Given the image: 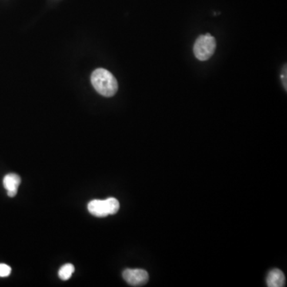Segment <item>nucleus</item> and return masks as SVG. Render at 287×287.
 <instances>
[{
	"instance_id": "f03ea898",
	"label": "nucleus",
	"mask_w": 287,
	"mask_h": 287,
	"mask_svg": "<svg viewBox=\"0 0 287 287\" xmlns=\"http://www.w3.org/2000/svg\"><path fill=\"white\" fill-rule=\"evenodd\" d=\"M216 42L215 38L210 34L201 35L194 44L193 51L195 58L200 61L209 59L215 51Z\"/></svg>"
},
{
	"instance_id": "7ed1b4c3",
	"label": "nucleus",
	"mask_w": 287,
	"mask_h": 287,
	"mask_svg": "<svg viewBox=\"0 0 287 287\" xmlns=\"http://www.w3.org/2000/svg\"><path fill=\"white\" fill-rule=\"evenodd\" d=\"M122 275L125 282L133 286H142L148 281V274L145 270L126 269Z\"/></svg>"
},
{
	"instance_id": "423d86ee",
	"label": "nucleus",
	"mask_w": 287,
	"mask_h": 287,
	"mask_svg": "<svg viewBox=\"0 0 287 287\" xmlns=\"http://www.w3.org/2000/svg\"><path fill=\"white\" fill-rule=\"evenodd\" d=\"M267 283L269 287L285 286V278L282 271L274 269L270 271L267 278Z\"/></svg>"
},
{
	"instance_id": "0eeeda50",
	"label": "nucleus",
	"mask_w": 287,
	"mask_h": 287,
	"mask_svg": "<svg viewBox=\"0 0 287 287\" xmlns=\"http://www.w3.org/2000/svg\"><path fill=\"white\" fill-rule=\"evenodd\" d=\"M74 272V265L71 263L65 264V265L62 266V267L60 268L59 271H58V276H59V278H61V280L65 281V280H68L71 278Z\"/></svg>"
},
{
	"instance_id": "20e7f679",
	"label": "nucleus",
	"mask_w": 287,
	"mask_h": 287,
	"mask_svg": "<svg viewBox=\"0 0 287 287\" xmlns=\"http://www.w3.org/2000/svg\"><path fill=\"white\" fill-rule=\"evenodd\" d=\"M3 183L4 188L8 191V196L15 197L18 192V186L21 184V178L17 174H8L4 177Z\"/></svg>"
},
{
	"instance_id": "39448f33",
	"label": "nucleus",
	"mask_w": 287,
	"mask_h": 287,
	"mask_svg": "<svg viewBox=\"0 0 287 287\" xmlns=\"http://www.w3.org/2000/svg\"><path fill=\"white\" fill-rule=\"evenodd\" d=\"M88 211H90L91 215L96 217H100V218L108 215L105 201L94 200V201H91L88 204Z\"/></svg>"
},
{
	"instance_id": "1a4fd4ad",
	"label": "nucleus",
	"mask_w": 287,
	"mask_h": 287,
	"mask_svg": "<svg viewBox=\"0 0 287 287\" xmlns=\"http://www.w3.org/2000/svg\"><path fill=\"white\" fill-rule=\"evenodd\" d=\"M11 268L7 264H0V277H8L11 275Z\"/></svg>"
},
{
	"instance_id": "6e6552de",
	"label": "nucleus",
	"mask_w": 287,
	"mask_h": 287,
	"mask_svg": "<svg viewBox=\"0 0 287 287\" xmlns=\"http://www.w3.org/2000/svg\"><path fill=\"white\" fill-rule=\"evenodd\" d=\"M106 204L107 210H108V215H114L119 211L120 204L119 201L115 198H108L105 200Z\"/></svg>"
},
{
	"instance_id": "f257e3e1",
	"label": "nucleus",
	"mask_w": 287,
	"mask_h": 287,
	"mask_svg": "<svg viewBox=\"0 0 287 287\" xmlns=\"http://www.w3.org/2000/svg\"><path fill=\"white\" fill-rule=\"evenodd\" d=\"M91 82L96 91L104 97H112L118 90V84L115 77L107 70L98 69L91 75Z\"/></svg>"
}]
</instances>
